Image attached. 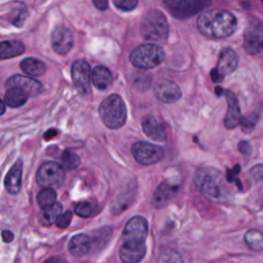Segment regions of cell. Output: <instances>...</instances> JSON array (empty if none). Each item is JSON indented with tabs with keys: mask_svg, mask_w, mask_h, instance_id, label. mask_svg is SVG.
<instances>
[{
	"mask_svg": "<svg viewBox=\"0 0 263 263\" xmlns=\"http://www.w3.org/2000/svg\"><path fill=\"white\" fill-rule=\"evenodd\" d=\"M90 66L84 60H77L72 65V80L77 87V89L82 93H88L90 88V79H91Z\"/></svg>",
	"mask_w": 263,
	"mask_h": 263,
	"instance_id": "cell-12",
	"label": "cell"
},
{
	"mask_svg": "<svg viewBox=\"0 0 263 263\" xmlns=\"http://www.w3.org/2000/svg\"><path fill=\"white\" fill-rule=\"evenodd\" d=\"M132 153L139 163L145 165L158 162L164 154L161 147L147 142L135 143L132 147Z\"/></svg>",
	"mask_w": 263,
	"mask_h": 263,
	"instance_id": "cell-11",
	"label": "cell"
},
{
	"mask_svg": "<svg viewBox=\"0 0 263 263\" xmlns=\"http://www.w3.org/2000/svg\"><path fill=\"white\" fill-rule=\"evenodd\" d=\"M10 87H17L27 92L29 97L38 96L43 91V86L38 80L18 74L13 75L7 79L6 88Z\"/></svg>",
	"mask_w": 263,
	"mask_h": 263,
	"instance_id": "cell-14",
	"label": "cell"
},
{
	"mask_svg": "<svg viewBox=\"0 0 263 263\" xmlns=\"http://www.w3.org/2000/svg\"><path fill=\"white\" fill-rule=\"evenodd\" d=\"M92 2L100 10H106L108 8V0H92Z\"/></svg>",
	"mask_w": 263,
	"mask_h": 263,
	"instance_id": "cell-39",
	"label": "cell"
},
{
	"mask_svg": "<svg viewBox=\"0 0 263 263\" xmlns=\"http://www.w3.org/2000/svg\"><path fill=\"white\" fill-rule=\"evenodd\" d=\"M146 254L145 243L122 242L119 258L122 263H139Z\"/></svg>",
	"mask_w": 263,
	"mask_h": 263,
	"instance_id": "cell-17",
	"label": "cell"
},
{
	"mask_svg": "<svg viewBox=\"0 0 263 263\" xmlns=\"http://www.w3.org/2000/svg\"><path fill=\"white\" fill-rule=\"evenodd\" d=\"M99 113L103 122L112 129L121 127L126 120V107L118 95H110L105 99L100 107Z\"/></svg>",
	"mask_w": 263,
	"mask_h": 263,
	"instance_id": "cell-3",
	"label": "cell"
},
{
	"mask_svg": "<svg viewBox=\"0 0 263 263\" xmlns=\"http://www.w3.org/2000/svg\"><path fill=\"white\" fill-rule=\"evenodd\" d=\"M239 172H240V165L239 164H236L233 168H228L227 170V174H226V179H227V181L228 182H236V185H237V187L241 190L242 189V185H241V183L239 182V180L237 179V175L239 174Z\"/></svg>",
	"mask_w": 263,
	"mask_h": 263,
	"instance_id": "cell-34",
	"label": "cell"
},
{
	"mask_svg": "<svg viewBox=\"0 0 263 263\" xmlns=\"http://www.w3.org/2000/svg\"><path fill=\"white\" fill-rule=\"evenodd\" d=\"M247 246L254 252L263 251V232L256 228H251L243 235Z\"/></svg>",
	"mask_w": 263,
	"mask_h": 263,
	"instance_id": "cell-26",
	"label": "cell"
},
{
	"mask_svg": "<svg viewBox=\"0 0 263 263\" xmlns=\"http://www.w3.org/2000/svg\"><path fill=\"white\" fill-rule=\"evenodd\" d=\"M164 59L163 49L154 43H146L136 47L129 54L130 63L143 70L158 66Z\"/></svg>",
	"mask_w": 263,
	"mask_h": 263,
	"instance_id": "cell-4",
	"label": "cell"
},
{
	"mask_svg": "<svg viewBox=\"0 0 263 263\" xmlns=\"http://www.w3.org/2000/svg\"><path fill=\"white\" fill-rule=\"evenodd\" d=\"M90 238L85 234H76L69 241V251L73 256L81 257L86 255L90 250Z\"/></svg>",
	"mask_w": 263,
	"mask_h": 263,
	"instance_id": "cell-21",
	"label": "cell"
},
{
	"mask_svg": "<svg viewBox=\"0 0 263 263\" xmlns=\"http://www.w3.org/2000/svg\"><path fill=\"white\" fill-rule=\"evenodd\" d=\"M238 150H239V152H240L241 154H243V155H249V154L251 153V150H252L251 144H250L248 141L242 140V141H240V142L238 143Z\"/></svg>",
	"mask_w": 263,
	"mask_h": 263,
	"instance_id": "cell-38",
	"label": "cell"
},
{
	"mask_svg": "<svg viewBox=\"0 0 263 263\" xmlns=\"http://www.w3.org/2000/svg\"><path fill=\"white\" fill-rule=\"evenodd\" d=\"M236 24V17L230 11L220 8L202 12L196 22L197 29L202 35L217 39L232 35Z\"/></svg>",
	"mask_w": 263,
	"mask_h": 263,
	"instance_id": "cell-1",
	"label": "cell"
},
{
	"mask_svg": "<svg viewBox=\"0 0 263 263\" xmlns=\"http://www.w3.org/2000/svg\"><path fill=\"white\" fill-rule=\"evenodd\" d=\"M25 51V45L18 40H7L0 44V58L1 60L10 59L22 54Z\"/></svg>",
	"mask_w": 263,
	"mask_h": 263,
	"instance_id": "cell-23",
	"label": "cell"
},
{
	"mask_svg": "<svg viewBox=\"0 0 263 263\" xmlns=\"http://www.w3.org/2000/svg\"><path fill=\"white\" fill-rule=\"evenodd\" d=\"M13 233L10 231V230H3L2 231V238L5 242H10L13 240Z\"/></svg>",
	"mask_w": 263,
	"mask_h": 263,
	"instance_id": "cell-40",
	"label": "cell"
},
{
	"mask_svg": "<svg viewBox=\"0 0 263 263\" xmlns=\"http://www.w3.org/2000/svg\"><path fill=\"white\" fill-rule=\"evenodd\" d=\"M261 1H262V3H263V0H261Z\"/></svg>",
	"mask_w": 263,
	"mask_h": 263,
	"instance_id": "cell-44",
	"label": "cell"
},
{
	"mask_svg": "<svg viewBox=\"0 0 263 263\" xmlns=\"http://www.w3.org/2000/svg\"><path fill=\"white\" fill-rule=\"evenodd\" d=\"M178 190V186L170 183L162 182L157 189L155 190L152 198V203L155 208H163L165 206L171 199L174 197L175 193Z\"/></svg>",
	"mask_w": 263,
	"mask_h": 263,
	"instance_id": "cell-20",
	"label": "cell"
},
{
	"mask_svg": "<svg viewBox=\"0 0 263 263\" xmlns=\"http://www.w3.org/2000/svg\"><path fill=\"white\" fill-rule=\"evenodd\" d=\"M156 263H183V260L178 252L168 249L158 256Z\"/></svg>",
	"mask_w": 263,
	"mask_h": 263,
	"instance_id": "cell-31",
	"label": "cell"
},
{
	"mask_svg": "<svg viewBox=\"0 0 263 263\" xmlns=\"http://www.w3.org/2000/svg\"><path fill=\"white\" fill-rule=\"evenodd\" d=\"M140 29L144 38L152 42H164L168 36L167 21L159 10L148 11L141 22Z\"/></svg>",
	"mask_w": 263,
	"mask_h": 263,
	"instance_id": "cell-2",
	"label": "cell"
},
{
	"mask_svg": "<svg viewBox=\"0 0 263 263\" xmlns=\"http://www.w3.org/2000/svg\"><path fill=\"white\" fill-rule=\"evenodd\" d=\"M112 1L117 8L124 11L133 10L138 4V0H112Z\"/></svg>",
	"mask_w": 263,
	"mask_h": 263,
	"instance_id": "cell-35",
	"label": "cell"
},
{
	"mask_svg": "<svg viewBox=\"0 0 263 263\" xmlns=\"http://www.w3.org/2000/svg\"><path fill=\"white\" fill-rule=\"evenodd\" d=\"M91 81L93 85L99 89H107L113 82L111 72L103 66L96 67L91 72Z\"/></svg>",
	"mask_w": 263,
	"mask_h": 263,
	"instance_id": "cell-22",
	"label": "cell"
},
{
	"mask_svg": "<svg viewBox=\"0 0 263 263\" xmlns=\"http://www.w3.org/2000/svg\"><path fill=\"white\" fill-rule=\"evenodd\" d=\"M258 119H259V113H258V112H254V113H252V114L249 115V116H243V117H241L239 124L241 125L242 132H245V133H251V132L254 129V127H255V125H256Z\"/></svg>",
	"mask_w": 263,
	"mask_h": 263,
	"instance_id": "cell-33",
	"label": "cell"
},
{
	"mask_svg": "<svg viewBox=\"0 0 263 263\" xmlns=\"http://www.w3.org/2000/svg\"><path fill=\"white\" fill-rule=\"evenodd\" d=\"M195 181L200 190L212 198H219L221 195V174L211 167H203L196 172Z\"/></svg>",
	"mask_w": 263,
	"mask_h": 263,
	"instance_id": "cell-8",
	"label": "cell"
},
{
	"mask_svg": "<svg viewBox=\"0 0 263 263\" xmlns=\"http://www.w3.org/2000/svg\"><path fill=\"white\" fill-rule=\"evenodd\" d=\"M62 204L55 202L53 205L43 209L42 214L40 215V223L44 226H50L55 223L60 215L62 214Z\"/></svg>",
	"mask_w": 263,
	"mask_h": 263,
	"instance_id": "cell-27",
	"label": "cell"
},
{
	"mask_svg": "<svg viewBox=\"0 0 263 263\" xmlns=\"http://www.w3.org/2000/svg\"><path fill=\"white\" fill-rule=\"evenodd\" d=\"M65 180L63 165L54 161H47L40 165L36 174L37 184L43 188H58Z\"/></svg>",
	"mask_w": 263,
	"mask_h": 263,
	"instance_id": "cell-6",
	"label": "cell"
},
{
	"mask_svg": "<svg viewBox=\"0 0 263 263\" xmlns=\"http://www.w3.org/2000/svg\"><path fill=\"white\" fill-rule=\"evenodd\" d=\"M74 44V37L72 32L64 27H57L51 33V45L52 49L59 54L68 53Z\"/></svg>",
	"mask_w": 263,
	"mask_h": 263,
	"instance_id": "cell-13",
	"label": "cell"
},
{
	"mask_svg": "<svg viewBox=\"0 0 263 263\" xmlns=\"http://www.w3.org/2000/svg\"><path fill=\"white\" fill-rule=\"evenodd\" d=\"M28 98H29L28 93L25 92L24 90L17 87H10V88H7L4 100L7 106L16 108L24 105L27 102Z\"/></svg>",
	"mask_w": 263,
	"mask_h": 263,
	"instance_id": "cell-25",
	"label": "cell"
},
{
	"mask_svg": "<svg viewBox=\"0 0 263 263\" xmlns=\"http://www.w3.org/2000/svg\"><path fill=\"white\" fill-rule=\"evenodd\" d=\"M61 160L63 167L68 171L75 170L80 164V158L78 155L71 151H64L61 156Z\"/></svg>",
	"mask_w": 263,
	"mask_h": 263,
	"instance_id": "cell-30",
	"label": "cell"
},
{
	"mask_svg": "<svg viewBox=\"0 0 263 263\" xmlns=\"http://www.w3.org/2000/svg\"><path fill=\"white\" fill-rule=\"evenodd\" d=\"M250 175L257 182L263 181V164H257L250 170Z\"/></svg>",
	"mask_w": 263,
	"mask_h": 263,
	"instance_id": "cell-37",
	"label": "cell"
},
{
	"mask_svg": "<svg viewBox=\"0 0 263 263\" xmlns=\"http://www.w3.org/2000/svg\"><path fill=\"white\" fill-rule=\"evenodd\" d=\"M148 234V222L142 216H135L125 224L122 238L123 242L145 243Z\"/></svg>",
	"mask_w": 263,
	"mask_h": 263,
	"instance_id": "cell-10",
	"label": "cell"
},
{
	"mask_svg": "<svg viewBox=\"0 0 263 263\" xmlns=\"http://www.w3.org/2000/svg\"><path fill=\"white\" fill-rule=\"evenodd\" d=\"M144 133L152 140L163 142L166 139V132L163 124L153 115H146L142 120Z\"/></svg>",
	"mask_w": 263,
	"mask_h": 263,
	"instance_id": "cell-18",
	"label": "cell"
},
{
	"mask_svg": "<svg viewBox=\"0 0 263 263\" xmlns=\"http://www.w3.org/2000/svg\"><path fill=\"white\" fill-rule=\"evenodd\" d=\"M72 220V213L70 211H67L65 213H62L60 217L58 218L55 224L60 228H67L70 225V222Z\"/></svg>",
	"mask_w": 263,
	"mask_h": 263,
	"instance_id": "cell-36",
	"label": "cell"
},
{
	"mask_svg": "<svg viewBox=\"0 0 263 263\" xmlns=\"http://www.w3.org/2000/svg\"><path fill=\"white\" fill-rule=\"evenodd\" d=\"M43 263H67V261L61 257H51L44 261Z\"/></svg>",
	"mask_w": 263,
	"mask_h": 263,
	"instance_id": "cell-41",
	"label": "cell"
},
{
	"mask_svg": "<svg viewBox=\"0 0 263 263\" xmlns=\"http://www.w3.org/2000/svg\"><path fill=\"white\" fill-rule=\"evenodd\" d=\"M222 92H223V89H222L220 86H217V87H216V95H217L218 97H220V96L222 95Z\"/></svg>",
	"mask_w": 263,
	"mask_h": 263,
	"instance_id": "cell-42",
	"label": "cell"
},
{
	"mask_svg": "<svg viewBox=\"0 0 263 263\" xmlns=\"http://www.w3.org/2000/svg\"><path fill=\"white\" fill-rule=\"evenodd\" d=\"M224 92H225V98L228 105L227 113L224 119V125L228 129H232L240 122V119H241L240 108H239V104L236 96L231 90L227 89Z\"/></svg>",
	"mask_w": 263,
	"mask_h": 263,
	"instance_id": "cell-16",
	"label": "cell"
},
{
	"mask_svg": "<svg viewBox=\"0 0 263 263\" xmlns=\"http://www.w3.org/2000/svg\"><path fill=\"white\" fill-rule=\"evenodd\" d=\"M238 65V55L230 47H225L221 50L218 59L217 67L211 72V77L214 82H221L224 76L234 72Z\"/></svg>",
	"mask_w": 263,
	"mask_h": 263,
	"instance_id": "cell-9",
	"label": "cell"
},
{
	"mask_svg": "<svg viewBox=\"0 0 263 263\" xmlns=\"http://www.w3.org/2000/svg\"><path fill=\"white\" fill-rule=\"evenodd\" d=\"M75 213L82 218H88L96 212V206L90 201H80L75 205Z\"/></svg>",
	"mask_w": 263,
	"mask_h": 263,
	"instance_id": "cell-32",
	"label": "cell"
},
{
	"mask_svg": "<svg viewBox=\"0 0 263 263\" xmlns=\"http://www.w3.org/2000/svg\"><path fill=\"white\" fill-rule=\"evenodd\" d=\"M155 97L162 103L172 104L181 98V90L179 86L168 79L160 80L154 89Z\"/></svg>",
	"mask_w": 263,
	"mask_h": 263,
	"instance_id": "cell-15",
	"label": "cell"
},
{
	"mask_svg": "<svg viewBox=\"0 0 263 263\" xmlns=\"http://www.w3.org/2000/svg\"><path fill=\"white\" fill-rule=\"evenodd\" d=\"M165 7L177 18H187L208 7L212 0H163Z\"/></svg>",
	"mask_w": 263,
	"mask_h": 263,
	"instance_id": "cell-7",
	"label": "cell"
},
{
	"mask_svg": "<svg viewBox=\"0 0 263 263\" xmlns=\"http://www.w3.org/2000/svg\"><path fill=\"white\" fill-rule=\"evenodd\" d=\"M57 192L52 188H43L37 194V202L41 209H46L55 203Z\"/></svg>",
	"mask_w": 263,
	"mask_h": 263,
	"instance_id": "cell-29",
	"label": "cell"
},
{
	"mask_svg": "<svg viewBox=\"0 0 263 263\" xmlns=\"http://www.w3.org/2000/svg\"><path fill=\"white\" fill-rule=\"evenodd\" d=\"M5 111V103L1 102V114H3Z\"/></svg>",
	"mask_w": 263,
	"mask_h": 263,
	"instance_id": "cell-43",
	"label": "cell"
},
{
	"mask_svg": "<svg viewBox=\"0 0 263 263\" xmlns=\"http://www.w3.org/2000/svg\"><path fill=\"white\" fill-rule=\"evenodd\" d=\"M21 69L28 75L36 77L44 74L46 71V65L44 62L35 59V58H27L21 62Z\"/></svg>",
	"mask_w": 263,
	"mask_h": 263,
	"instance_id": "cell-24",
	"label": "cell"
},
{
	"mask_svg": "<svg viewBox=\"0 0 263 263\" xmlns=\"http://www.w3.org/2000/svg\"><path fill=\"white\" fill-rule=\"evenodd\" d=\"M243 48L247 53L255 55L263 49V24L256 16H248L243 32Z\"/></svg>",
	"mask_w": 263,
	"mask_h": 263,
	"instance_id": "cell-5",
	"label": "cell"
},
{
	"mask_svg": "<svg viewBox=\"0 0 263 263\" xmlns=\"http://www.w3.org/2000/svg\"><path fill=\"white\" fill-rule=\"evenodd\" d=\"M133 86L140 91H145L151 84V75L145 71L135 72L132 77Z\"/></svg>",
	"mask_w": 263,
	"mask_h": 263,
	"instance_id": "cell-28",
	"label": "cell"
},
{
	"mask_svg": "<svg viewBox=\"0 0 263 263\" xmlns=\"http://www.w3.org/2000/svg\"><path fill=\"white\" fill-rule=\"evenodd\" d=\"M22 175H23V161L18 159L8 171L5 180L4 185L7 192L10 194H16L22 185Z\"/></svg>",
	"mask_w": 263,
	"mask_h": 263,
	"instance_id": "cell-19",
	"label": "cell"
}]
</instances>
